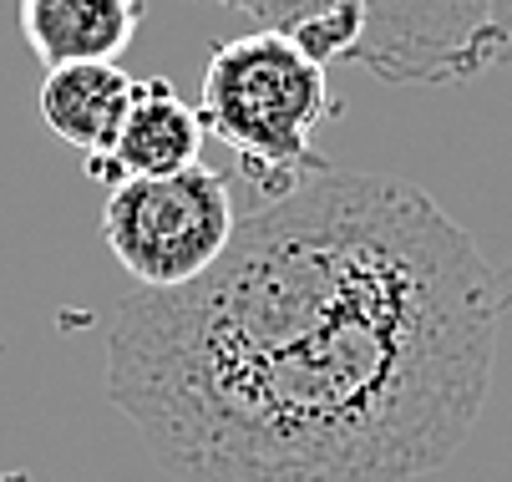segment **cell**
Listing matches in <instances>:
<instances>
[{
  "label": "cell",
  "mask_w": 512,
  "mask_h": 482,
  "mask_svg": "<svg viewBox=\"0 0 512 482\" xmlns=\"http://www.w3.org/2000/svg\"><path fill=\"white\" fill-rule=\"evenodd\" d=\"M507 290L406 178L325 168L107 325V401L178 482H411L482 422Z\"/></svg>",
  "instance_id": "obj_1"
},
{
  "label": "cell",
  "mask_w": 512,
  "mask_h": 482,
  "mask_svg": "<svg viewBox=\"0 0 512 482\" xmlns=\"http://www.w3.org/2000/svg\"><path fill=\"white\" fill-rule=\"evenodd\" d=\"M325 72L330 66L284 31H249L213 46L198 117L203 132L239 153V173L254 183L259 203L289 198L330 168L315 153V127L335 117Z\"/></svg>",
  "instance_id": "obj_2"
},
{
  "label": "cell",
  "mask_w": 512,
  "mask_h": 482,
  "mask_svg": "<svg viewBox=\"0 0 512 482\" xmlns=\"http://www.w3.org/2000/svg\"><path fill=\"white\" fill-rule=\"evenodd\" d=\"M229 178L203 163L168 178H127L107 188L102 239L137 290H183L224 259L234 239Z\"/></svg>",
  "instance_id": "obj_3"
},
{
  "label": "cell",
  "mask_w": 512,
  "mask_h": 482,
  "mask_svg": "<svg viewBox=\"0 0 512 482\" xmlns=\"http://www.w3.org/2000/svg\"><path fill=\"white\" fill-rule=\"evenodd\" d=\"M355 66L391 87H442L487 72L492 0H360Z\"/></svg>",
  "instance_id": "obj_4"
},
{
  "label": "cell",
  "mask_w": 512,
  "mask_h": 482,
  "mask_svg": "<svg viewBox=\"0 0 512 482\" xmlns=\"http://www.w3.org/2000/svg\"><path fill=\"white\" fill-rule=\"evenodd\" d=\"M203 148V117L173 92V82L148 77L132 92V112L117 132L107 158H87V173L107 188L127 178H168L198 163Z\"/></svg>",
  "instance_id": "obj_5"
},
{
  "label": "cell",
  "mask_w": 512,
  "mask_h": 482,
  "mask_svg": "<svg viewBox=\"0 0 512 482\" xmlns=\"http://www.w3.org/2000/svg\"><path fill=\"white\" fill-rule=\"evenodd\" d=\"M132 92H137V77H127L117 61L51 66L41 82V122L66 148H77L87 158H107L132 112Z\"/></svg>",
  "instance_id": "obj_6"
},
{
  "label": "cell",
  "mask_w": 512,
  "mask_h": 482,
  "mask_svg": "<svg viewBox=\"0 0 512 482\" xmlns=\"http://www.w3.org/2000/svg\"><path fill=\"white\" fill-rule=\"evenodd\" d=\"M142 21V0H21V36L41 66L117 61Z\"/></svg>",
  "instance_id": "obj_7"
},
{
  "label": "cell",
  "mask_w": 512,
  "mask_h": 482,
  "mask_svg": "<svg viewBox=\"0 0 512 482\" xmlns=\"http://www.w3.org/2000/svg\"><path fill=\"white\" fill-rule=\"evenodd\" d=\"M218 6L244 11L249 21H259V31L295 36L320 66L350 61L365 26L360 0H218Z\"/></svg>",
  "instance_id": "obj_8"
},
{
  "label": "cell",
  "mask_w": 512,
  "mask_h": 482,
  "mask_svg": "<svg viewBox=\"0 0 512 482\" xmlns=\"http://www.w3.org/2000/svg\"><path fill=\"white\" fill-rule=\"evenodd\" d=\"M512 61V0H492V26H487V72Z\"/></svg>",
  "instance_id": "obj_9"
}]
</instances>
